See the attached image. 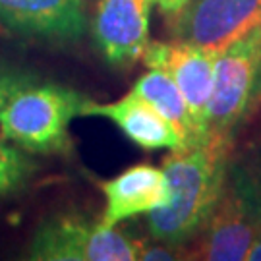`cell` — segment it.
<instances>
[{
    "mask_svg": "<svg viewBox=\"0 0 261 261\" xmlns=\"http://www.w3.org/2000/svg\"><path fill=\"white\" fill-rule=\"evenodd\" d=\"M246 170V178H248V188H250V196H252V203L255 207V215L261 226V165H257L255 168Z\"/></svg>",
    "mask_w": 261,
    "mask_h": 261,
    "instance_id": "cell-15",
    "label": "cell"
},
{
    "mask_svg": "<svg viewBox=\"0 0 261 261\" xmlns=\"http://www.w3.org/2000/svg\"><path fill=\"white\" fill-rule=\"evenodd\" d=\"M143 240L80 213L48 217L29 242L35 261H138Z\"/></svg>",
    "mask_w": 261,
    "mask_h": 261,
    "instance_id": "cell-3",
    "label": "cell"
},
{
    "mask_svg": "<svg viewBox=\"0 0 261 261\" xmlns=\"http://www.w3.org/2000/svg\"><path fill=\"white\" fill-rule=\"evenodd\" d=\"M105 196L101 221L116 226L138 215H149L170 201V184L163 167L140 163L107 180H97Z\"/></svg>",
    "mask_w": 261,
    "mask_h": 261,
    "instance_id": "cell-10",
    "label": "cell"
},
{
    "mask_svg": "<svg viewBox=\"0 0 261 261\" xmlns=\"http://www.w3.org/2000/svg\"><path fill=\"white\" fill-rule=\"evenodd\" d=\"M39 82V75L23 66L0 60V112L19 89Z\"/></svg>",
    "mask_w": 261,
    "mask_h": 261,
    "instance_id": "cell-14",
    "label": "cell"
},
{
    "mask_svg": "<svg viewBox=\"0 0 261 261\" xmlns=\"http://www.w3.org/2000/svg\"><path fill=\"white\" fill-rule=\"evenodd\" d=\"M37 167L33 165L28 151L14 143L0 140V196L19 192L29 184Z\"/></svg>",
    "mask_w": 261,
    "mask_h": 261,
    "instance_id": "cell-13",
    "label": "cell"
},
{
    "mask_svg": "<svg viewBox=\"0 0 261 261\" xmlns=\"http://www.w3.org/2000/svg\"><path fill=\"white\" fill-rule=\"evenodd\" d=\"M176 41L221 53L261 25V0H192L168 19Z\"/></svg>",
    "mask_w": 261,
    "mask_h": 261,
    "instance_id": "cell-7",
    "label": "cell"
},
{
    "mask_svg": "<svg viewBox=\"0 0 261 261\" xmlns=\"http://www.w3.org/2000/svg\"><path fill=\"white\" fill-rule=\"evenodd\" d=\"M217 50L186 41H149L141 62L151 70L167 72L182 91L194 122L197 145L207 140V109L215 80Z\"/></svg>",
    "mask_w": 261,
    "mask_h": 261,
    "instance_id": "cell-6",
    "label": "cell"
},
{
    "mask_svg": "<svg viewBox=\"0 0 261 261\" xmlns=\"http://www.w3.org/2000/svg\"><path fill=\"white\" fill-rule=\"evenodd\" d=\"M0 29L12 37L70 45L85 37V0H0Z\"/></svg>",
    "mask_w": 261,
    "mask_h": 261,
    "instance_id": "cell-8",
    "label": "cell"
},
{
    "mask_svg": "<svg viewBox=\"0 0 261 261\" xmlns=\"http://www.w3.org/2000/svg\"><path fill=\"white\" fill-rule=\"evenodd\" d=\"M261 80V25L221 50L207 109V138L234 143V132L253 111Z\"/></svg>",
    "mask_w": 261,
    "mask_h": 261,
    "instance_id": "cell-4",
    "label": "cell"
},
{
    "mask_svg": "<svg viewBox=\"0 0 261 261\" xmlns=\"http://www.w3.org/2000/svg\"><path fill=\"white\" fill-rule=\"evenodd\" d=\"M257 107H261V80L257 85V91H255V99H253V109H257Z\"/></svg>",
    "mask_w": 261,
    "mask_h": 261,
    "instance_id": "cell-18",
    "label": "cell"
},
{
    "mask_svg": "<svg viewBox=\"0 0 261 261\" xmlns=\"http://www.w3.org/2000/svg\"><path fill=\"white\" fill-rule=\"evenodd\" d=\"M85 116H101L111 120L134 145L143 151L188 149L186 138L176 126L136 91H130L112 103H95L91 99L85 107Z\"/></svg>",
    "mask_w": 261,
    "mask_h": 261,
    "instance_id": "cell-11",
    "label": "cell"
},
{
    "mask_svg": "<svg viewBox=\"0 0 261 261\" xmlns=\"http://www.w3.org/2000/svg\"><path fill=\"white\" fill-rule=\"evenodd\" d=\"M192 0H155V6L161 10V14L167 19L176 18L182 10L186 8Z\"/></svg>",
    "mask_w": 261,
    "mask_h": 261,
    "instance_id": "cell-16",
    "label": "cell"
},
{
    "mask_svg": "<svg viewBox=\"0 0 261 261\" xmlns=\"http://www.w3.org/2000/svg\"><path fill=\"white\" fill-rule=\"evenodd\" d=\"M246 259L250 261H261V226L257 234H255V238H253L252 246H250V252L246 255Z\"/></svg>",
    "mask_w": 261,
    "mask_h": 261,
    "instance_id": "cell-17",
    "label": "cell"
},
{
    "mask_svg": "<svg viewBox=\"0 0 261 261\" xmlns=\"http://www.w3.org/2000/svg\"><path fill=\"white\" fill-rule=\"evenodd\" d=\"M91 97L74 87L35 82L10 99L0 112V138L39 155H68L74 149L70 124L85 116Z\"/></svg>",
    "mask_w": 261,
    "mask_h": 261,
    "instance_id": "cell-2",
    "label": "cell"
},
{
    "mask_svg": "<svg viewBox=\"0 0 261 261\" xmlns=\"http://www.w3.org/2000/svg\"><path fill=\"white\" fill-rule=\"evenodd\" d=\"M155 0H97L91 31L95 45L114 68L140 62L149 45L151 10Z\"/></svg>",
    "mask_w": 261,
    "mask_h": 261,
    "instance_id": "cell-9",
    "label": "cell"
},
{
    "mask_svg": "<svg viewBox=\"0 0 261 261\" xmlns=\"http://www.w3.org/2000/svg\"><path fill=\"white\" fill-rule=\"evenodd\" d=\"M259 221L252 203L246 170L232 167L209 219L196 238L182 250L184 259L199 261H242L250 252Z\"/></svg>",
    "mask_w": 261,
    "mask_h": 261,
    "instance_id": "cell-5",
    "label": "cell"
},
{
    "mask_svg": "<svg viewBox=\"0 0 261 261\" xmlns=\"http://www.w3.org/2000/svg\"><path fill=\"white\" fill-rule=\"evenodd\" d=\"M132 91L141 95L143 99H147L168 122H172L180 130V134L186 138L188 147L197 145L196 130H194V122L190 116L186 99H184L182 91L178 89V85L174 84V80L167 72L149 68L145 74H141L136 80Z\"/></svg>",
    "mask_w": 261,
    "mask_h": 261,
    "instance_id": "cell-12",
    "label": "cell"
},
{
    "mask_svg": "<svg viewBox=\"0 0 261 261\" xmlns=\"http://www.w3.org/2000/svg\"><path fill=\"white\" fill-rule=\"evenodd\" d=\"M230 151L232 143L207 138L199 145L170 151L163 159L170 201L147 215L151 240L184 250L196 238L223 196Z\"/></svg>",
    "mask_w": 261,
    "mask_h": 261,
    "instance_id": "cell-1",
    "label": "cell"
}]
</instances>
